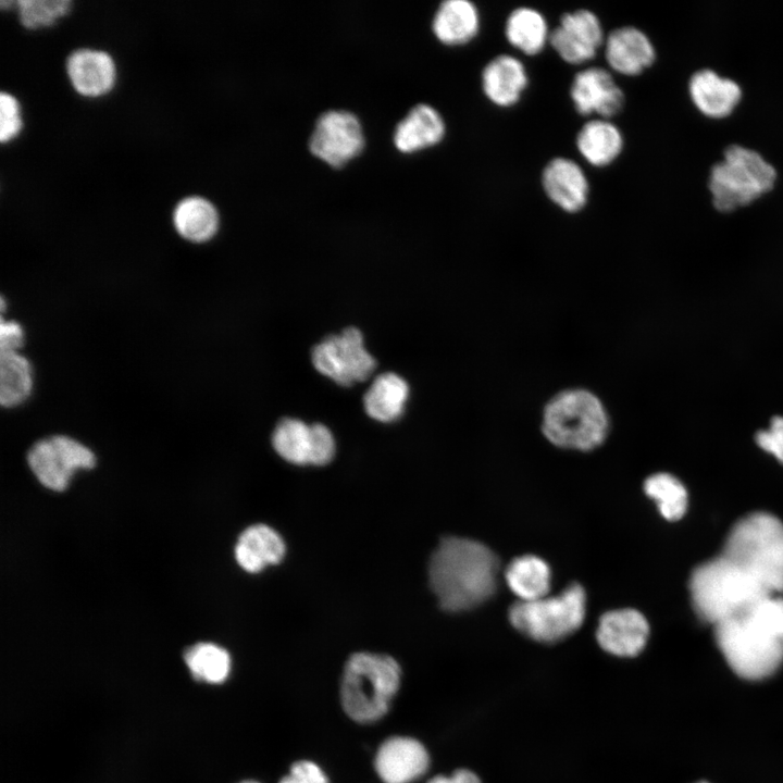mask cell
Returning a JSON list of instances; mask_svg holds the SVG:
<instances>
[{"label": "cell", "instance_id": "obj_1", "mask_svg": "<svg viewBox=\"0 0 783 783\" xmlns=\"http://www.w3.org/2000/svg\"><path fill=\"white\" fill-rule=\"evenodd\" d=\"M731 669L747 680L772 675L783 663V597L770 595L713 626Z\"/></svg>", "mask_w": 783, "mask_h": 783}, {"label": "cell", "instance_id": "obj_2", "mask_svg": "<svg viewBox=\"0 0 783 783\" xmlns=\"http://www.w3.org/2000/svg\"><path fill=\"white\" fill-rule=\"evenodd\" d=\"M498 557L486 545L470 538L444 537L428 563V582L442 609L470 610L496 591Z\"/></svg>", "mask_w": 783, "mask_h": 783}, {"label": "cell", "instance_id": "obj_3", "mask_svg": "<svg viewBox=\"0 0 783 783\" xmlns=\"http://www.w3.org/2000/svg\"><path fill=\"white\" fill-rule=\"evenodd\" d=\"M776 167L751 147L732 142L709 167L707 189L712 208L720 214L746 209L775 188Z\"/></svg>", "mask_w": 783, "mask_h": 783}, {"label": "cell", "instance_id": "obj_4", "mask_svg": "<svg viewBox=\"0 0 783 783\" xmlns=\"http://www.w3.org/2000/svg\"><path fill=\"white\" fill-rule=\"evenodd\" d=\"M688 586L694 610L713 626L772 595L721 554L696 567Z\"/></svg>", "mask_w": 783, "mask_h": 783}, {"label": "cell", "instance_id": "obj_5", "mask_svg": "<svg viewBox=\"0 0 783 783\" xmlns=\"http://www.w3.org/2000/svg\"><path fill=\"white\" fill-rule=\"evenodd\" d=\"M721 555L770 594L783 593V523L768 512H753L730 530Z\"/></svg>", "mask_w": 783, "mask_h": 783}, {"label": "cell", "instance_id": "obj_6", "mask_svg": "<svg viewBox=\"0 0 783 783\" xmlns=\"http://www.w3.org/2000/svg\"><path fill=\"white\" fill-rule=\"evenodd\" d=\"M540 427L544 436L557 447L589 451L606 440L610 419L595 393L573 387L560 390L546 402Z\"/></svg>", "mask_w": 783, "mask_h": 783}, {"label": "cell", "instance_id": "obj_7", "mask_svg": "<svg viewBox=\"0 0 783 783\" xmlns=\"http://www.w3.org/2000/svg\"><path fill=\"white\" fill-rule=\"evenodd\" d=\"M401 681L398 662L388 655L360 651L347 660L340 681L345 713L359 723L383 718Z\"/></svg>", "mask_w": 783, "mask_h": 783}, {"label": "cell", "instance_id": "obj_8", "mask_svg": "<svg viewBox=\"0 0 783 783\" xmlns=\"http://www.w3.org/2000/svg\"><path fill=\"white\" fill-rule=\"evenodd\" d=\"M586 611L584 588L572 583L560 594L514 602L508 612L511 624L522 634L540 643H555L582 625Z\"/></svg>", "mask_w": 783, "mask_h": 783}, {"label": "cell", "instance_id": "obj_9", "mask_svg": "<svg viewBox=\"0 0 783 783\" xmlns=\"http://www.w3.org/2000/svg\"><path fill=\"white\" fill-rule=\"evenodd\" d=\"M311 359L318 372L346 387L366 381L376 368L357 327L326 336L313 347Z\"/></svg>", "mask_w": 783, "mask_h": 783}, {"label": "cell", "instance_id": "obj_10", "mask_svg": "<svg viewBox=\"0 0 783 783\" xmlns=\"http://www.w3.org/2000/svg\"><path fill=\"white\" fill-rule=\"evenodd\" d=\"M27 463L45 487L62 492L76 470L95 467L96 457L78 440L66 435H53L30 447Z\"/></svg>", "mask_w": 783, "mask_h": 783}, {"label": "cell", "instance_id": "obj_11", "mask_svg": "<svg viewBox=\"0 0 783 783\" xmlns=\"http://www.w3.org/2000/svg\"><path fill=\"white\" fill-rule=\"evenodd\" d=\"M605 40L599 17L588 9L563 13L549 36L550 47L570 65L592 61L604 47Z\"/></svg>", "mask_w": 783, "mask_h": 783}, {"label": "cell", "instance_id": "obj_12", "mask_svg": "<svg viewBox=\"0 0 783 783\" xmlns=\"http://www.w3.org/2000/svg\"><path fill=\"white\" fill-rule=\"evenodd\" d=\"M363 146L361 124L347 111H328L321 115L309 141L310 151L334 167L357 157Z\"/></svg>", "mask_w": 783, "mask_h": 783}, {"label": "cell", "instance_id": "obj_13", "mask_svg": "<svg viewBox=\"0 0 783 783\" xmlns=\"http://www.w3.org/2000/svg\"><path fill=\"white\" fill-rule=\"evenodd\" d=\"M570 99L581 116L610 120L622 112L625 94L607 69L591 66L579 71L570 85Z\"/></svg>", "mask_w": 783, "mask_h": 783}, {"label": "cell", "instance_id": "obj_14", "mask_svg": "<svg viewBox=\"0 0 783 783\" xmlns=\"http://www.w3.org/2000/svg\"><path fill=\"white\" fill-rule=\"evenodd\" d=\"M686 91L694 109L712 121L731 117L744 98V89L736 79L712 67L694 70L687 77Z\"/></svg>", "mask_w": 783, "mask_h": 783}, {"label": "cell", "instance_id": "obj_15", "mask_svg": "<svg viewBox=\"0 0 783 783\" xmlns=\"http://www.w3.org/2000/svg\"><path fill=\"white\" fill-rule=\"evenodd\" d=\"M430 755L425 746L409 736H390L377 748L374 768L384 783H411L428 769Z\"/></svg>", "mask_w": 783, "mask_h": 783}, {"label": "cell", "instance_id": "obj_16", "mask_svg": "<svg viewBox=\"0 0 783 783\" xmlns=\"http://www.w3.org/2000/svg\"><path fill=\"white\" fill-rule=\"evenodd\" d=\"M604 55L613 72L636 77L652 67L657 60V50L644 30L624 25L612 29L606 36Z\"/></svg>", "mask_w": 783, "mask_h": 783}, {"label": "cell", "instance_id": "obj_17", "mask_svg": "<svg viewBox=\"0 0 783 783\" xmlns=\"http://www.w3.org/2000/svg\"><path fill=\"white\" fill-rule=\"evenodd\" d=\"M540 184L546 197L566 213H579L588 202V178L581 165L570 158L549 160L542 171Z\"/></svg>", "mask_w": 783, "mask_h": 783}, {"label": "cell", "instance_id": "obj_18", "mask_svg": "<svg viewBox=\"0 0 783 783\" xmlns=\"http://www.w3.org/2000/svg\"><path fill=\"white\" fill-rule=\"evenodd\" d=\"M649 625L646 618L635 609H618L606 612L599 619L596 638L607 652L618 657H635L646 646Z\"/></svg>", "mask_w": 783, "mask_h": 783}, {"label": "cell", "instance_id": "obj_19", "mask_svg": "<svg viewBox=\"0 0 783 783\" xmlns=\"http://www.w3.org/2000/svg\"><path fill=\"white\" fill-rule=\"evenodd\" d=\"M530 77L524 63L512 54H498L482 69L481 88L485 98L502 109L517 105L527 89Z\"/></svg>", "mask_w": 783, "mask_h": 783}, {"label": "cell", "instance_id": "obj_20", "mask_svg": "<svg viewBox=\"0 0 783 783\" xmlns=\"http://www.w3.org/2000/svg\"><path fill=\"white\" fill-rule=\"evenodd\" d=\"M66 73L74 89L84 96L107 94L114 85L115 65L104 51L80 48L66 59Z\"/></svg>", "mask_w": 783, "mask_h": 783}, {"label": "cell", "instance_id": "obj_21", "mask_svg": "<svg viewBox=\"0 0 783 783\" xmlns=\"http://www.w3.org/2000/svg\"><path fill=\"white\" fill-rule=\"evenodd\" d=\"M432 29L444 45H467L480 34V10L469 0H446L434 15Z\"/></svg>", "mask_w": 783, "mask_h": 783}, {"label": "cell", "instance_id": "obj_22", "mask_svg": "<svg viewBox=\"0 0 783 783\" xmlns=\"http://www.w3.org/2000/svg\"><path fill=\"white\" fill-rule=\"evenodd\" d=\"M575 146L583 159L595 167H606L619 159L624 149L621 129L610 120L592 119L579 129Z\"/></svg>", "mask_w": 783, "mask_h": 783}, {"label": "cell", "instance_id": "obj_23", "mask_svg": "<svg viewBox=\"0 0 783 783\" xmlns=\"http://www.w3.org/2000/svg\"><path fill=\"white\" fill-rule=\"evenodd\" d=\"M279 534L265 524H253L241 532L235 546L237 563L249 573H258L266 566L278 563L285 555Z\"/></svg>", "mask_w": 783, "mask_h": 783}, {"label": "cell", "instance_id": "obj_24", "mask_svg": "<svg viewBox=\"0 0 783 783\" xmlns=\"http://www.w3.org/2000/svg\"><path fill=\"white\" fill-rule=\"evenodd\" d=\"M445 133V122L439 112L428 104L421 103L398 123L394 144L399 151L411 153L437 145L443 140Z\"/></svg>", "mask_w": 783, "mask_h": 783}, {"label": "cell", "instance_id": "obj_25", "mask_svg": "<svg viewBox=\"0 0 783 783\" xmlns=\"http://www.w3.org/2000/svg\"><path fill=\"white\" fill-rule=\"evenodd\" d=\"M550 29L545 15L532 7L514 8L505 22V37L508 44L527 57L544 51L549 44Z\"/></svg>", "mask_w": 783, "mask_h": 783}, {"label": "cell", "instance_id": "obj_26", "mask_svg": "<svg viewBox=\"0 0 783 783\" xmlns=\"http://www.w3.org/2000/svg\"><path fill=\"white\" fill-rule=\"evenodd\" d=\"M409 397L408 383L398 374L387 372L376 376L363 396L366 414L380 422L398 420Z\"/></svg>", "mask_w": 783, "mask_h": 783}, {"label": "cell", "instance_id": "obj_27", "mask_svg": "<svg viewBox=\"0 0 783 783\" xmlns=\"http://www.w3.org/2000/svg\"><path fill=\"white\" fill-rule=\"evenodd\" d=\"M173 225L184 239L196 244L206 243L213 238L219 229V213L206 198L189 196L175 206Z\"/></svg>", "mask_w": 783, "mask_h": 783}, {"label": "cell", "instance_id": "obj_28", "mask_svg": "<svg viewBox=\"0 0 783 783\" xmlns=\"http://www.w3.org/2000/svg\"><path fill=\"white\" fill-rule=\"evenodd\" d=\"M506 582L521 601H529L548 595L551 572L539 557L524 555L514 558L505 571Z\"/></svg>", "mask_w": 783, "mask_h": 783}, {"label": "cell", "instance_id": "obj_29", "mask_svg": "<svg viewBox=\"0 0 783 783\" xmlns=\"http://www.w3.org/2000/svg\"><path fill=\"white\" fill-rule=\"evenodd\" d=\"M34 389V370L21 352L0 353V403L4 408L23 405Z\"/></svg>", "mask_w": 783, "mask_h": 783}, {"label": "cell", "instance_id": "obj_30", "mask_svg": "<svg viewBox=\"0 0 783 783\" xmlns=\"http://www.w3.org/2000/svg\"><path fill=\"white\" fill-rule=\"evenodd\" d=\"M184 660L192 678L208 684L225 682L231 672L229 654L213 643H197L188 647Z\"/></svg>", "mask_w": 783, "mask_h": 783}, {"label": "cell", "instance_id": "obj_31", "mask_svg": "<svg viewBox=\"0 0 783 783\" xmlns=\"http://www.w3.org/2000/svg\"><path fill=\"white\" fill-rule=\"evenodd\" d=\"M310 425L298 419H282L272 434L275 451L286 461L304 465L309 464Z\"/></svg>", "mask_w": 783, "mask_h": 783}, {"label": "cell", "instance_id": "obj_32", "mask_svg": "<svg viewBox=\"0 0 783 783\" xmlns=\"http://www.w3.org/2000/svg\"><path fill=\"white\" fill-rule=\"evenodd\" d=\"M645 493L652 498L663 518L675 521L687 508V493L683 484L669 473H656L646 478Z\"/></svg>", "mask_w": 783, "mask_h": 783}, {"label": "cell", "instance_id": "obj_33", "mask_svg": "<svg viewBox=\"0 0 783 783\" xmlns=\"http://www.w3.org/2000/svg\"><path fill=\"white\" fill-rule=\"evenodd\" d=\"M20 22L27 28H39L53 24L71 9L69 0H20L16 1Z\"/></svg>", "mask_w": 783, "mask_h": 783}, {"label": "cell", "instance_id": "obj_34", "mask_svg": "<svg viewBox=\"0 0 783 783\" xmlns=\"http://www.w3.org/2000/svg\"><path fill=\"white\" fill-rule=\"evenodd\" d=\"M309 464L324 465L335 455V439L332 432L323 424L310 425Z\"/></svg>", "mask_w": 783, "mask_h": 783}, {"label": "cell", "instance_id": "obj_35", "mask_svg": "<svg viewBox=\"0 0 783 783\" xmlns=\"http://www.w3.org/2000/svg\"><path fill=\"white\" fill-rule=\"evenodd\" d=\"M20 104L14 96L0 94V141L7 142L14 138L22 128Z\"/></svg>", "mask_w": 783, "mask_h": 783}, {"label": "cell", "instance_id": "obj_36", "mask_svg": "<svg viewBox=\"0 0 783 783\" xmlns=\"http://www.w3.org/2000/svg\"><path fill=\"white\" fill-rule=\"evenodd\" d=\"M756 443L783 464V417H774L768 428L758 432Z\"/></svg>", "mask_w": 783, "mask_h": 783}, {"label": "cell", "instance_id": "obj_37", "mask_svg": "<svg viewBox=\"0 0 783 783\" xmlns=\"http://www.w3.org/2000/svg\"><path fill=\"white\" fill-rule=\"evenodd\" d=\"M278 783H330L322 768L311 760H298Z\"/></svg>", "mask_w": 783, "mask_h": 783}, {"label": "cell", "instance_id": "obj_38", "mask_svg": "<svg viewBox=\"0 0 783 783\" xmlns=\"http://www.w3.org/2000/svg\"><path fill=\"white\" fill-rule=\"evenodd\" d=\"M25 343V332L23 326L15 320H5L3 316L0 322V353L20 352Z\"/></svg>", "mask_w": 783, "mask_h": 783}, {"label": "cell", "instance_id": "obj_39", "mask_svg": "<svg viewBox=\"0 0 783 783\" xmlns=\"http://www.w3.org/2000/svg\"><path fill=\"white\" fill-rule=\"evenodd\" d=\"M427 783H481V780L474 772L467 769H459L448 776L436 775Z\"/></svg>", "mask_w": 783, "mask_h": 783}, {"label": "cell", "instance_id": "obj_40", "mask_svg": "<svg viewBox=\"0 0 783 783\" xmlns=\"http://www.w3.org/2000/svg\"><path fill=\"white\" fill-rule=\"evenodd\" d=\"M240 783H260V782H257V781H253V780H246V781H243V782H240Z\"/></svg>", "mask_w": 783, "mask_h": 783}, {"label": "cell", "instance_id": "obj_41", "mask_svg": "<svg viewBox=\"0 0 783 783\" xmlns=\"http://www.w3.org/2000/svg\"><path fill=\"white\" fill-rule=\"evenodd\" d=\"M698 783H708V782H698Z\"/></svg>", "mask_w": 783, "mask_h": 783}]
</instances>
